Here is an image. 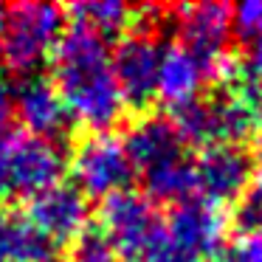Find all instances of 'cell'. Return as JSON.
I'll list each match as a JSON object with an SVG mask.
<instances>
[{"label": "cell", "instance_id": "6da1fadb", "mask_svg": "<svg viewBox=\"0 0 262 262\" xmlns=\"http://www.w3.org/2000/svg\"><path fill=\"white\" fill-rule=\"evenodd\" d=\"M54 88L68 119L91 133H107L124 119V99L116 85L113 54L104 37L85 26L71 23L51 51Z\"/></svg>", "mask_w": 262, "mask_h": 262}, {"label": "cell", "instance_id": "7a4b0ae2", "mask_svg": "<svg viewBox=\"0 0 262 262\" xmlns=\"http://www.w3.org/2000/svg\"><path fill=\"white\" fill-rule=\"evenodd\" d=\"M121 147L133 172L141 175L152 203H183L194 198L189 147L169 116H141L127 127Z\"/></svg>", "mask_w": 262, "mask_h": 262}, {"label": "cell", "instance_id": "3957f363", "mask_svg": "<svg viewBox=\"0 0 262 262\" xmlns=\"http://www.w3.org/2000/svg\"><path fill=\"white\" fill-rule=\"evenodd\" d=\"M169 121L186 147H243L262 136V96L248 85H226L217 96L194 99L178 110H169Z\"/></svg>", "mask_w": 262, "mask_h": 262}, {"label": "cell", "instance_id": "277c9868", "mask_svg": "<svg viewBox=\"0 0 262 262\" xmlns=\"http://www.w3.org/2000/svg\"><path fill=\"white\" fill-rule=\"evenodd\" d=\"M65 172L62 149L26 130L0 133V203L31 200L57 186Z\"/></svg>", "mask_w": 262, "mask_h": 262}, {"label": "cell", "instance_id": "5b68a950", "mask_svg": "<svg viewBox=\"0 0 262 262\" xmlns=\"http://www.w3.org/2000/svg\"><path fill=\"white\" fill-rule=\"evenodd\" d=\"M65 31V9L51 3H17L6 12L0 29V57L14 74L31 76L51 57Z\"/></svg>", "mask_w": 262, "mask_h": 262}, {"label": "cell", "instance_id": "8992f818", "mask_svg": "<svg viewBox=\"0 0 262 262\" xmlns=\"http://www.w3.org/2000/svg\"><path fill=\"white\" fill-rule=\"evenodd\" d=\"M99 226V237L110 245V251L130 262H144L164 237V217L158 203L133 189L102 200Z\"/></svg>", "mask_w": 262, "mask_h": 262}, {"label": "cell", "instance_id": "52a82bcc", "mask_svg": "<svg viewBox=\"0 0 262 262\" xmlns=\"http://www.w3.org/2000/svg\"><path fill=\"white\" fill-rule=\"evenodd\" d=\"M178 40L209 68L214 82L231 79V6L226 3H198L175 9Z\"/></svg>", "mask_w": 262, "mask_h": 262}, {"label": "cell", "instance_id": "ba28073f", "mask_svg": "<svg viewBox=\"0 0 262 262\" xmlns=\"http://www.w3.org/2000/svg\"><path fill=\"white\" fill-rule=\"evenodd\" d=\"M228 217L206 200H183L164 220V248L181 262L214 259L226 245Z\"/></svg>", "mask_w": 262, "mask_h": 262}, {"label": "cell", "instance_id": "9c48e42d", "mask_svg": "<svg viewBox=\"0 0 262 262\" xmlns=\"http://www.w3.org/2000/svg\"><path fill=\"white\" fill-rule=\"evenodd\" d=\"M71 172L76 189L85 198L107 200L119 192H127L133 183V166L121 147V138L113 133H91L76 141L71 152Z\"/></svg>", "mask_w": 262, "mask_h": 262}, {"label": "cell", "instance_id": "30bf717a", "mask_svg": "<svg viewBox=\"0 0 262 262\" xmlns=\"http://www.w3.org/2000/svg\"><path fill=\"white\" fill-rule=\"evenodd\" d=\"M161 54L164 46L155 34L152 20H138L121 37L119 48L113 51V74L127 107L144 110L155 99Z\"/></svg>", "mask_w": 262, "mask_h": 262}, {"label": "cell", "instance_id": "8fae6325", "mask_svg": "<svg viewBox=\"0 0 262 262\" xmlns=\"http://www.w3.org/2000/svg\"><path fill=\"white\" fill-rule=\"evenodd\" d=\"M251 155L245 147H203L192 158V175H194V198L206 200L211 206H228L239 203L251 181Z\"/></svg>", "mask_w": 262, "mask_h": 262}, {"label": "cell", "instance_id": "7c38bea8", "mask_svg": "<svg viewBox=\"0 0 262 262\" xmlns=\"http://www.w3.org/2000/svg\"><path fill=\"white\" fill-rule=\"evenodd\" d=\"M26 217L42 237L62 248V245H74L85 234L91 209H88V198L76 186L57 183L29 200Z\"/></svg>", "mask_w": 262, "mask_h": 262}, {"label": "cell", "instance_id": "4fadbf2b", "mask_svg": "<svg viewBox=\"0 0 262 262\" xmlns=\"http://www.w3.org/2000/svg\"><path fill=\"white\" fill-rule=\"evenodd\" d=\"M12 113L20 119L26 133L37 138H59L68 130V110L59 99L57 88L46 76H23L12 93Z\"/></svg>", "mask_w": 262, "mask_h": 262}, {"label": "cell", "instance_id": "5bb4252c", "mask_svg": "<svg viewBox=\"0 0 262 262\" xmlns=\"http://www.w3.org/2000/svg\"><path fill=\"white\" fill-rule=\"evenodd\" d=\"M211 74L192 51L172 42L161 54V68H158V85H155V96L166 104L169 110H178L183 104L200 99L206 85H211Z\"/></svg>", "mask_w": 262, "mask_h": 262}, {"label": "cell", "instance_id": "9a60e30c", "mask_svg": "<svg viewBox=\"0 0 262 262\" xmlns=\"http://www.w3.org/2000/svg\"><path fill=\"white\" fill-rule=\"evenodd\" d=\"M68 14L74 17L76 26H85V29L96 31L99 37L107 40L110 34H119V31L130 29L133 17H136V9L119 3V0H91V3H74L68 6Z\"/></svg>", "mask_w": 262, "mask_h": 262}, {"label": "cell", "instance_id": "2e32d148", "mask_svg": "<svg viewBox=\"0 0 262 262\" xmlns=\"http://www.w3.org/2000/svg\"><path fill=\"white\" fill-rule=\"evenodd\" d=\"M234 220L243 228V234L262 228V158H259V164L254 166V172H251L248 189H245V194L239 198L237 217H234Z\"/></svg>", "mask_w": 262, "mask_h": 262}, {"label": "cell", "instance_id": "e0dca14e", "mask_svg": "<svg viewBox=\"0 0 262 262\" xmlns=\"http://www.w3.org/2000/svg\"><path fill=\"white\" fill-rule=\"evenodd\" d=\"M226 262H262V228L248 231L228 248Z\"/></svg>", "mask_w": 262, "mask_h": 262}, {"label": "cell", "instance_id": "ac0fdd59", "mask_svg": "<svg viewBox=\"0 0 262 262\" xmlns=\"http://www.w3.org/2000/svg\"><path fill=\"white\" fill-rule=\"evenodd\" d=\"M9 116H12V88H9L6 71H3V65H0V133L6 130Z\"/></svg>", "mask_w": 262, "mask_h": 262}, {"label": "cell", "instance_id": "d6986e66", "mask_svg": "<svg viewBox=\"0 0 262 262\" xmlns=\"http://www.w3.org/2000/svg\"><path fill=\"white\" fill-rule=\"evenodd\" d=\"M3 20H6V9L0 6V29H3Z\"/></svg>", "mask_w": 262, "mask_h": 262}]
</instances>
